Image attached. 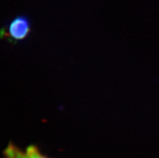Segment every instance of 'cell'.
<instances>
[{
    "label": "cell",
    "mask_w": 159,
    "mask_h": 158,
    "mask_svg": "<svg viewBox=\"0 0 159 158\" xmlns=\"http://www.w3.org/2000/svg\"><path fill=\"white\" fill-rule=\"evenodd\" d=\"M32 32V24L27 16H16L0 29V38L11 44H17L26 40Z\"/></svg>",
    "instance_id": "1"
},
{
    "label": "cell",
    "mask_w": 159,
    "mask_h": 158,
    "mask_svg": "<svg viewBox=\"0 0 159 158\" xmlns=\"http://www.w3.org/2000/svg\"><path fill=\"white\" fill-rule=\"evenodd\" d=\"M3 156L4 158H48L35 145H30L25 150H22L13 143H9L5 148Z\"/></svg>",
    "instance_id": "2"
}]
</instances>
